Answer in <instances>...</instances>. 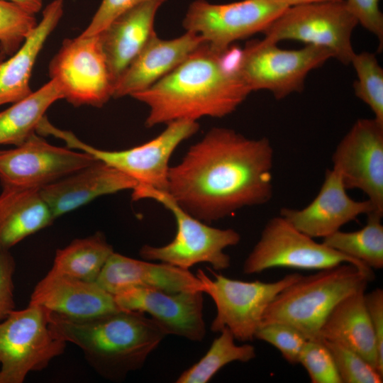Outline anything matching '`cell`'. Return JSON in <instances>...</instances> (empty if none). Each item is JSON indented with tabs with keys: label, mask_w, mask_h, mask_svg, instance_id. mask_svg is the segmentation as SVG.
Segmentation results:
<instances>
[{
	"label": "cell",
	"mask_w": 383,
	"mask_h": 383,
	"mask_svg": "<svg viewBox=\"0 0 383 383\" xmlns=\"http://www.w3.org/2000/svg\"><path fill=\"white\" fill-rule=\"evenodd\" d=\"M274 150L268 138L215 127L170 167L167 192L187 213L211 223L273 196Z\"/></svg>",
	"instance_id": "6da1fadb"
},
{
	"label": "cell",
	"mask_w": 383,
	"mask_h": 383,
	"mask_svg": "<svg viewBox=\"0 0 383 383\" xmlns=\"http://www.w3.org/2000/svg\"><path fill=\"white\" fill-rule=\"evenodd\" d=\"M239 50L204 42L172 71L131 96L146 104L148 128L178 120L223 118L251 92L236 70Z\"/></svg>",
	"instance_id": "7a4b0ae2"
},
{
	"label": "cell",
	"mask_w": 383,
	"mask_h": 383,
	"mask_svg": "<svg viewBox=\"0 0 383 383\" xmlns=\"http://www.w3.org/2000/svg\"><path fill=\"white\" fill-rule=\"evenodd\" d=\"M49 326L59 338L79 347L91 367L110 381L141 368L166 335L145 313L124 310L82 320L50 312Z\"/></svg>",
	"instance_id": "3957f363"
},
{
	"label": "cell",
	"mask_w": 383,
	"mask_h": 383,
	"mask_svg": "<svg viewBox=\"0 0 383 383\" xmlns=\"http://www.w3.org/2000/svg\"><path fill=\"white\" fill-rule=\"evenodd\" d=\"M299 278L271 301L261 326L279 323L294 327L308 340L320 339L321 328L335 306L343 298L365 289L374 278L373 271L351 263L317 270Z\"/></svg>",
	"instance_id": "277c9868"
},
{
	"label": "cell",
	"mask_w": 383,
	"mask_h": 383,
	"mask_svg": "<svg viewBox=\"0 0 383 383\" xmlns=\"http://www.w3.org/2000/svg\"><path fill=\"white\" fill-rule=\"evenodd\" d=\"M132 191L134 201L150 199L162 204L171 212L177 224L176 235L170 243L159 247L145 245L140 248V255L143 260L186 270L201 262L210 264L216 270L230 267L231 258L224 250L239 243L238 232L208 226L181 208L166 191L142 185Z\"/></svg>",
	"instance_id": "5b68a950"
},
{
	"label": "cell",
	"mask_w": 383,
	"mask_h": 383,
	"mask_svg": "<svg viewBox=\"0 0 383 383\" xmlns=\"http://www.w3.org/2000/svg\"><path fill=\"white\" fill-rule=\"evenodd\" d=\"M331 58H334L332 51L321 46L284 50L263 39L254 40L240 50L236 70L251 92L267 90L280 100L302 91L309 73Z\"/></svg>",
	"instance_id": "8992f818"
},
{
	"label": "cell",
	"mask_w": 383,
	"mask_h": 383,
	"mask_svg": "<svg viewBox=\"0 0 383 383\" xmlns=\"http://www.w3.org/2000/svg\"><path fill=\"white\" fill-rule=\"evenodd\" d=\"M50 311L29 304L0 322V383H22L30 372L47 367L67 343L49 326Z\"/></svg>",
	"instance_id": "52a82bcc"
},
{
	"label": "cell",
	"mask_w": 383,
	"mask_h": 383,
	"mask_svg": "<svg viewBox=\"0 0 383 383\" xmlns=\"http://www.w3.org/2000/svg\"><path fill=\"white\" fill-rule=\"evenodd\" d=\"M166 125L165 129L155 138L123 150L98 149L52 124L48 126L46 133L64 140L67 148L85 152L118 170L135 180L138 185L167 192L171 156L180 143L199 131V126L192 120H178Z\"/></svg>",
	"instance_id": "ba28073f"
},
{
	"label": "cell",
	"mask_w": 383,
	"mask_h": 383,
	"mask_svg": "<svg viewBox=\"0 0 383 383\" xmlns=\"http://www.w3.org/2000/svg\"><path fill=\"white\" fill-rule=\"evenodd\" d=\"M357 24L344 0L289 6L262 32V39L276 44L295 40L323 47L349 65L355 53L352 34Z\"/></svg>",
	"instance_id": "9c48e42d"
},
{
	"label": "cell",
	"mask_w": 383,
	"mask_h": 383,
	"mask_svg": "<svg viewBox=\"0 0 383 383\" xmlns=\"http://www.w3.org/2000/svg\"><path fill=\"white\" fill-rule=\"evenodd\" d=\"M213 279L201 270L196 277L203 284V292L209 294L216 306V315L211 325L213 332L227 328L235 340L252 341L261 325L268 306L277 294L301 277L292 273L272 282H245L214 273Z\"/></svg>",
	"instance_id": "30bf717a"
},
{
	"label": "cell",
	"mask_w": 383,
	"mask_h": 383,
	"mask_svg": "<svg viewBox=\"0 0 383 383\" xmlns=\"http://www.w3.org/2000/svg\"><path fill=\"white\" fill-rule=\"evenodd\" d=\"M343 263L373 271L363 262L316 242L279 215L267 222L244 261L243 271L252 274L274 267L319 270Z\"/></svg>",
	"instance_id": "8fae6325"
},
{
	"label": "cell",
	"mask_w": 383,
	"mask_h": 383,
	"mask_svg": "<svg viewBox=\"0 0 383 383\" xmlns=\"http://www.w3.org/2000/svg\"><path fill=\"white\" fill-rule=\"evenodd\" d=\"M48 70L75 106L101 107L113 97L114 83L98 35L65 39Z\"/></svg>",
	"instance_id": "7c38bea8"
},
{
	"label": "cell",
	"mask_w": 383,
	"mask_h": 383,
	"mask_svg": "<svg viewBox=\"0 0 383 383\" xmlns=\"http://www.w3.org/2000/svg\"><path fill=\"white\" fill-rule=\"evenodd\" d=\"M289 6L277 0H242L212 4L192 2L183 21L187 31L195 33L219 51L237 40L262 33Z\"/></svg>",
	"instance_id": "4fadbf2b"
},
{
	"label": "cell",
	"mask_w": 383,
	"mask_h": 383,
	"mask_svg": "<svg viewBox=\"0 0 383 383\" xmlns=\"http://www.w3.org/2000/svg\"><path fill=\"white\" fill-rule=\"evenodd\" d=\"M96 160L85 152L53 145L34 133L18 146L0 150V182L2 189H40Z\"/></svg>",
	"instance_id": "5bb4252c"
},
{
	"label": "cell",
	"mask_w": 383,
	"mask_h": 383,
	"mask_svg": "<svg viewBox=\"0 0 383 383\" xmlns=\"http://www.w3.org/2000/svg\"><path fill=\"white\" fill-rule=\"evenodd\" d=\"M346 189H359L383 214V123L374 118H359L332 155Z\"/></svg>",
	"instance_id": "9a60e30c"
},
{
	"label": "cell",
	"mask_w": 383,
	"mask_h": 383,
	"mask_svg": "<svg viewBox=\"0 0 383 383\" xmlns=\"http://www.w3.org/2000/svg\"><path fill=\"white\" fill-rule=\"evenodd\" d=\"M203 294L201 290L167 292L131 288L113 296L121 310L150 314L166 335L201 341L206 335Z\"/></svg>",
	"instance_id": "2e32d148"
},
{
	"label": "cell",
	"mask_w": 383,
	"mask_h": 383,
	"mask_svg": "<svg viewBox=\"0 0 383 383\" xmlns=\"http://www.w3.org/2000/svg\"><path fill=\"white\" fill-rule=\"evenodd\" d=\"M373 211L368 199L355 201L349 196L339 172L332 167L326 170L319 192L309 204L301 209L282 208L279 215L311 238H323Z\"/></svg>",
	"instance_id": "e0dca14e"
},
{
	"label": "cell",
	"mask_w": 383,
	"mask_h": 383,
	"mask_svg": "<svg viewBox=\"0 0 383 383\" xmlns=\"http://www.w3.org/2000/svg\"><path fill=\"white\" fill-rule=\"evenodd\" d=\"M29 304L70 319H87L121 310L114 296L96 282L49 271L38 282Z\"/></svg>",
	"instance_id": "ac0fdd59"
},
{
	"label": "cell",
	"mask_w": 383,
	"mask_h": 383,
	"mask_svg": "<svg viewBox=\"0 0 383 383\" xmlns=\"http://www.w3.org/2000/svg\"><path fill=\"white\" fill-rule=\"evenodd\" d=\"M115 296L131 288H148L167 292L201 290L200 279L189 270L167 263L139 260L113 252L96 282Z\"/></svg>",
	"instance_id": "d6986e66"
},
{
	"label": "cell",
	"mask_w": 383,
	"mask_h": 383,
	"mask_svg": "<svg viewBox=\"0 0 383 383\" xmlns=\"http://www.w3.org/2000/svg\"><path fill=\"white\" fill-rule=\"evenodd\" d=\"M138 185L132 178L99 160L40 189L56 219L92 200Z\"/></svg>",
	"instance_id": "ffe728a7"
},
{
	"label": "cell",
	"mask_w": 383,
	"mask_h": 383,
	"mask_svg": "<svg viewBox=\"0 0 383 383\" xmlns=\"http://www.w3.org/2000/svg\"><path fill=\"white\" fill-rule=\"evenodd\" d=\"M204 42L201 36L190 31L171 40H162L153 34L116 82L113 97L132 96L148 89Z\"/></svg>",
	"instance_id": "44dd1931"
},
{
	"label": "cell",
	"mask_w": 383,
	"mask_h": 383,
	"mask_svg": "<svg viewBox=\"0 0 383 383\" xmlns=\"http://www.w3.org/2000/svg\"><path fill=\"white\" fill-rule=\"evenodd\" d=\"M164 1L149 0L124 12L98 34L114 83L155 33V17Z\"/></svg>",
	"instance_id": "7402d4cb"
},
{
	"label": "cell",
	"mask_w": 383,
	"mask_h": 383,
	"mask_svg": "<svg viewBox=\"0 0 383 383\" xmlns=\"http://www.w3.org/2000/svg\"><path fill=\"white\" fill-rule=\"evenodd\" d=\"M63 0H53L43 11L39 23L21 47L0 62V106L13 104L33 91L30 79L37 57L63 14Z\"/></svg>",
	"instance_id": "603a6c76"
},
{
	"label": "cell",
	"mask_w": 383,
	"mask_h": 383,
	"mask_svg": "<svg viewBox=\"0 0 383 383\" xmlns=\"http://www.w3.org/2000/svg\"><path fill=\"white\" fill-rule=\"evenodd\" d=\"M365 294L363 289L340 300L324 321L319 337L354 350L379 371L376 339Z\"/></svg>",
	"instance_id": "cb8c5ba5"
},
{
	"label": "cell",
	"mask_w": 383,
	"mask_h": 383,
	"mask_svg": "<svg viewBox=\"0 0 383 383\" xmlns=\"http://www.w3.org/2000/svg\"><path fill=\"white\" fill-rule=\"evenodd\" d=\"M38 189H2L0 194V247L10 249L55 221Z\"/></svg>",
	"instance_id": "d4e9b609"
},
{
	"label": "cell",
	"mask_w": 383,
	"mask_h": 383,
	"mask_svg": "<svg viewBox=\"0 0 383 383\" xmlns=\"http://www.w3.org/2000/svg\"><path fill=\"white\" fill-rule=\"evenodd\" d=\"M61 86L55 79L0 112V145L23 143L36 133L46 111L57 100L63 99Z\"/></svg>",
	"instance_id": "484cf974"
},
{
	"label": "cell",
	"mask_w": 383,
	"mask_h": 383,
	"mask_svg": "<svg viewBox=\"0 0 383 383\" xmlns=\"http://www.w3.org/2000/svg\"><path fill=\"white\" fill-rule=\"evenodd\" d=\"M101 232L72 241L55 253L50 271L86 282H96L113 252Z\"/></svg>",
	"instance_id": "4316f807"
},
{
	"label": "cell",
	"mask_w": 383,
	"mask_h": 383,
	"mask_svg": "<svg viewBox=\"0 0 383 383\" xmlns=\"http://www.w3.org/2000/svg\"><path fill=\"white\" fill-rule=\"evenodd\" d=\"M367 216L366 224L361 229L339 230L323 238L322 243L372 270H379L383 267V214L373 211Z\"/></svg>",
	"instance_id": "83f0119b"
},
{
	"label": "cell",
	"mask_w": 383,
	"mask_h": 383,
	"mask_svg": "<svg viewBox=\"0 0 383 383\" xmlns=\"http://www.w3.org/2000/svg\"><path fill=\"white\" fill-rule=\"evenodd\" d=\"M206 353L178 377L177 383H206L225 365L235 361L247 362L256 357L250 344L238 345L232 333L224 328L219 331Z\"/></svg>",
	"instance_id": "f1b7e54d"
},
{
	"label": "cell",
	"mask_w": 383,
	"mask_h": 383,
	"mask_svg": "<svg viewBox=\"0 0 383 383\" xmlns=\"http://www.w3.org/2000/svg\"><path fill=\"white\" fill-rule=\"evenodd\" d=\"M350 64L357 75L355 96L370 107L374 118L383 123V69L376 55L366 51L355 52Z\"/></svg>",
	"instance_id": "f546056e"
},
{
	"label": "cell",
	"mask_w": 383,
	"mask_h": 383,
	"mask_svg": "<svg viewBox=\"0 0 383 383\" xmlns=\"http://www.w3.org/2000/svg\"><path fill=\"white\" fill-rule=\"evenodd\" d=\"M37 23L34 14L13 2L0 0V53L12 55Z\"/></svg>",
	"instance_id": "4dcf8cb0"
},
{
	"label": "cell",
	"mask_w": 383,
	"mask_h": 383,
	"mask_svg": "<svg viewBox=\"0 0 383 383\" xmlns=\"http://www.w3.org/2000/svg\"><path fill=\"white\" fill-rule=\"evenodd\" d=\"M330 350L342 383H382L383 374L357 353L323 340Z\"/></svg>",
	"instance_id": "1f68e13d"
},
{
	"label": "cell",
	"mask_w": 383,
	"mask_h": 383,
	"mask_svg": "<svg viewBox=\"0 0 383 383\" xmlns=\"http://www.w3.org/2000/svg\"><path fill=\"white\" fill-rule=\"evenodd\" d=\"M299 363L312 383H342L333 357L322 339L306 341Z\"/></svg>",
	"instance_id": "d6a6232c"
},
{
	"label": "cell",
	"mask_w": 383,
	"mask_h": 383,
	"mask_svg": "<svg viewBox=\"0 0 383 383\" xmlns=\"http://www.w3.org/2000/svg\"><path fill=\"white\" fill-rule=\"evenodd\" d=\"M255 338L265 341L276 348L289 364L296 365L308 340L306 336L294 327L279 323L259 327Z\"/></svg>",
	"instance_id": "836d02e7"
},
{
	"label": "cell",
	"mask_w": 383,
	"mask_h": 383,
	"mask_svg": "<svg viewBox=\"0 0 383 383\" xmlns=\"http://www.w3.org/2000/svg\"><path fill=\"white\" fill-rule=\"evenodd\" d=\"M360 24L374 35L379 41L378 50L383 48V14L379 9L380 0H344Z\"/></svg>",
	"instance_id": "e575fe53"
},
{
	"label": "cell",
	"mask_w": 383,
	"mask_h": 383,
	"mask_svg": "<svg viewBox=\"0 0 383 383\" xmlns=\"http://www.w3.org/2000/svg\"><path fill=\"white\" fill-rule=\"evenodd\" d=\"M147 1L149 0H102L89 24L80 35H98L120 15Z\"/></svg>",
	"instance_id": "d590c367"
},
{
	"label": "cell",
	"mask_w": 383,
	"mask_h": 383,
	"mask_svg": "<svg viewBox=\"0 0 383 383\" xmlns=\"http://www.w3.org/2000/svg\"><path fill=\"white\" fill-rule=\"evenodd\" d=\"M16 262L9 249L0 247V321L15 310L13 276Z\"/></svg>",
	"instance_id": "8d00e7d4"
},
{
	"label": "cell",
	"mask_w": 383,
	"mask_h": 383,
	"mask_svg": "<svg viewBox=\"0 0 383 383\" xmlns=\"http://www.w3.org/2000/svg\"><path fill=\"white\" fill-rule=\"evenodd\" d=\"M365 301L376 339L379 370L383 374V290L377 288L365 294Z\"/></svg>",
	"instance_id": "74e56055"
},
{
	"label": "cell",
	"mask_w": 383,
	"mask_h": 383,
	"mask_svg": "<svg viewBox=\"0 0 383 383\" xmlns=\"http://www.w3.org/2000/svg\"><path fill=\"white\" fill-rule=\"evenodd\" d=\"M13 2L26 11L35 14L39 12L42 8L43 0H7Z\"/></svg>",
	"instance_id": "f35d334b"
},
{
	"label": "cell",
	"mask_w": 383,
	"mask_h": 383,
	"mask_svg": "<svg viewBox=\"0 0 383 383\" xmlns=\"http://www.w3.org/2000/svg\"><path fill=\"white\" fill-rule=\"evenodd\" d=\"M287 6H294L299 5L309 4L313 3L331 1H342V0H277Z\"/></svg>",
	"instance_id": "ab89813d"
},
{
	"label": "cell",
	"mask_w": 383,
	"mask_h": 383,
	"mask_svg": "<svg viewBox=\"0 0 383 383\" xmlns=\"http://www.w3.org/2000/svg\"><path fill=\"white\" fill-rule=\"evenodd\" d=\"M4 56L3 54L0 53V62L4 60Z\"/></svg>",
	"instance_id": "60d3db41"
}]
</instances>
